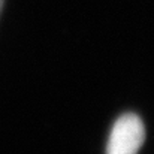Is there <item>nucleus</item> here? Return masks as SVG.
Listing matches in <instances>:
<instances>
[{"instance_id": "nucleus-2", "label": "nucleus", "mask_w": 154, "mask_h": 154, "mask_svg": "<svg viewBox=\"0 0 154 154\" xmlns=\"http://www.w3.org/2000/svg\"><path fill=\"white\" fill-rule=\"evenodd\" d=\"M2 5H3V0H0V9H2Z\"/></svg>"}, {"instance_id": "nucleus-1", "label": "nucleus", "mask_w": 154, "mask_h": 154, "mask_svg": "<svg viewBox=\"0 0 154 154\" xmlns=\"http://www.w3.org/2000/svg\"><path fill=\"white\" fill-rule=\"evenodd\" d=\"M145 141V127L135 114L121 115L109 135L106 154H138Z\"/></svg>"}]
</instances>
